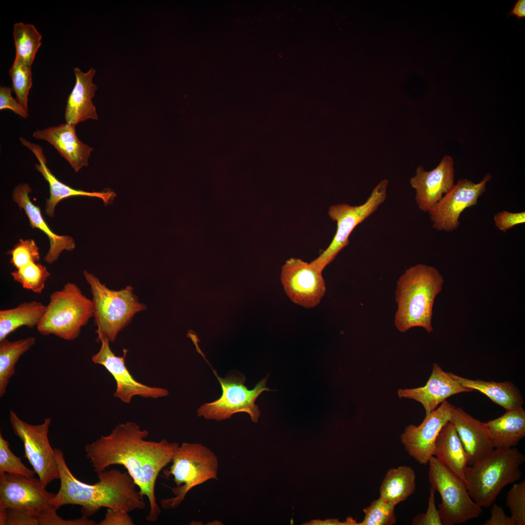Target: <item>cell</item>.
<instances>
[{
    "mask_svg": "<svg viewBox=\"0 0 525 525\" xmlns=\"http://www.w3.org/2000/svg\"><path fill=\"white\" fill-rule=\"evenodd\" d=\"M148 432L133 422L116 425L108 435L87 444L85 452L94 471L98 473L114 465L123 466L139 491L149 501L146 520L156 522L161 513L155 495V485L160 472L172 462L177 442L163 439L146 440Z\"/></svg>",
    "mask_w": 525,
    "mask_h": 525,
    "instance_id": "cell-1",
    "label": "cell"
},
{
    "mask_svg": "<svg viewBox=\"0 0 525 525\" xmlns=\"http://www.w3.org/2000/svg\"><path fill=\"white\" fill-rule=\"evenodd\" d=\"M60 487L51 503L56 509L66 505L81 507L82 516L89 517L102 508L127 512L145 507L144 496L128 472L112 469L97 473L98 481L88 484L77 479L67 465L62 451L54 448Z\"/></svg>",
    "mask_w": 525,
    "mask_h": 525,
    "instance_id": "cell-2",
    "label": "cell"
},
{
    "mask_svg": "<svg viewBox=\"0 0 525 525\" xmlns=\"http://www.w3.org/2000/svg\"><path fill=\"white\" fill-rule=\"evenodd\" d=\"M444 279L435 267L418 264L405 270L397 282L394 316L397 329L404 332L420 327L430 333L436 297L442 289Z\"/></svg>",
    "mask_w": 525,
    "mask_h": 525,
    "instance_id": "cell-3",
    "label": "cell"
},
{
    "mask_svg": "<svg viewBox=\"0 0 525 525\" xmlns=\"http://www.w3.org/2000/svg\"><path fill=\"white\" fill-rule=\"evenodd\" d=\"M523 454L515 447L494 449L485 457L468 466L464 482L473 501L481 508H489L507 486L522 476Z\"/></svg>",
    "mask_w": 525,
    "mask_h": 525,
    "instance_id": "cell-4",
    "label": "cell"
},
{
    "mask_svg": "<svg viewBox=\"0 0 525 525\" xmlns=\"http://www.w3.org/2000/svg\"><path fill=\"white\" fill-rule=\"evenodd\" d=\"M92 316V300L75 283L68 282L51 294L36 328L43 335L52 334L72 341L79 336L82 328Z\"/></svg>",
    "mask_w": 525,
    "mask_h": 525,
    "instance_id": "cell-5",
    "label": "cell"
},
{
    "mask_svg": "<svg viewBox=\"0 0 525 525\" xmlns=\"http://www.w3.org/2000/svg\"><path fill=\"white\" fill-rule=\"evenodd\" d=\"M83 274L92 295L93 317L97 327L98 338L105 337L113 342L118 333L131 322L135 315L147 307L139 301L132 286L113 290L101 283L92 274L86 270Z\"/></svg>",
    "mask_w": 525,
    "mask_h": 525,
    "instance_id": "cell-6",
    "label": "cell"
},
{
    "mask_svg": "<svg viewBox=\"0 0 525 525\" xmlns=\"http://www.w3.org/2000/svg\"><path fill=\"white\" fill-rule=\"evenodd\" d=\"M171 463L163 472L166 477H174L176 487L171 490L175 496L161 500L164 509L176 508L192 488L210 479L218 480L217 457L201 443L183 442L179 445Z\"/></svg>",
    "mask_w": 525,
    "mask_h": 525,
    "instance_id": "cell-7",
    "label": "cell"
},
{
    "mask_svg": "<svg viewBox=\"0 0 525 525\" xmlns=\"http://www.w3.org/2000/svg\"><path fill=\"white\" fill-rule=\"evenodd\" d=\"M429 482L440 494L438 512L442 525L465 523L480 516L482 508L471 497L463 481L436 457L429 461Z\"/></svg>",
    "mask_w": 525,
    "mask_h": 525,
    "instance_id": "cell-8",
    "label": "cell"
},
{
    "mask_svg": "<svg viewBox=\"0 0 525 525\" xmlns=\"http://www.w3.org/2000/svg\"><path fill=\"white\" fill-rule=\"evenodd\" d=\"M388 184L387 179L381 180L362 205L341 204L330 207L328 214L332 221L337 223L336 231L328 247L310 262L314 267L322 272L340 251L348 245L349 236L354 228L374 212L386 199Z\"/></svg>",
    "mask_w": 525,
    "mask_h": 525,
    "instance_id": "cell-9",
    "label": "cell"
},
{
    "mask_svg": "<svg viewBox=\"0 0 525 525\" xmlns=\"http://www.w3.org/2000/svg\"><path fill=\"white\" fill-rule=\"evenodd\" d=\"M213 372L220 384L222 395L216 401L201 405L197 410L198 416L220 421L235 413L245 412L250 415L252 421L257 422L260 411L255 402L263 391L270 390L266 386L267 377L249 390L245 385V378L243 375L222 378L213 369Z\"/></svg>",
    "mask_w": 525,
    "mask_h": 525,
    "instance_id": "cell-10",
    "label": "cell"
},
{
    "mask_svg": "<svg viewBox=\"0 0 525 525\" xmlns=\"http://www.w3.org/2000/svg\"><path fill=\"white\" fill-rule=\"evenodd\" d=\"M9 420L14 434L23 443L24 457L45 488L51 482L60 479L54 449L50 443L48 433L51 419H45L39 424L28 423L11 410Z\"/></svg>",
    "mask_w": 525,
    "mask_h": 525,
    "instance_id": "cell-11",
    "label": "cell"
},
{
    "mask_svg": "<svg viewBox=\"0 0 525 525\" xmlns=\"http://www.w3.org/2000/svg\"><path fill=\"white\" fill-rule=\"evenodd\" d=\"M34 477L0 473V511L27 510L37 514L56 511L51 503L55 494Z\"/></svg>",
    "mask_w": 525,
    "mask_h": 525,
    "instance_id": "cell-12",
    "label": "cell"
},
{
    "mask_svg": "<svg viewBox=\"0 0 525 525\" xmlns=\"http://www.w3.org/2000/svg\"><path fill=\"white\" fill-rule=\"evenodd\" d=\"M322 271L300 259L291 258L281 268L280 281L289 299L305 308L319 304L326 292Z\"/></svg>",
    "mask_w": 525,
    "mask_h": 525,
    "instance_id": "cell-13",
    "label": "cell"
},
{
    "mask_svg": "<svg viewBox=\"0 0 525 525\" xmlns=\"http://www.w3.org/2000/svg\"><path fill=\"white\" fill-rule=\"evenodd\" d=\"M487 174L475 183L467 179L459 180L452 189L428 212L433 227L439 231H452L460 225L459 218L462 212L476 205L479 197L486 191V186L491 179Z\"/></svg>",
    "mask_w": 525,
    "mask_h": 525,
    "instance_id": "cell-14",
    "label": "cell"
},
{
    "mask_svg": "<svg viewBox=\"0 0 525 525\" xmlns=\"http://www.w3.org/2000/svg\"><path fill=\"white\" fill-rule=\"evenodd\" d=\"M455 407L445 400L425 415L419 425L409 424L402 433V444L408 455L419 464H428L433 456L436 438L442 428L450 420Z\"/></svg>",
    "mask_w": 525,
    "mask_h": 525,
    "instance_id": "cell-15",
    "label": "cell"
},
{
    "mask_svg": "<svg viewBox=\"0 0 525 525\" xmlns=\"http://www.w3.org/2000/svg\"><path fill=\"white\" fill-rule=\"evenodd\" d=\"M98 339L101 346L91 360L95 364L103 366L114 378L117 384L114 394L116 398L128 403L135 396L157 399L168 395L169 392L165 388L149 386L135 380L125 365L127 350L123 349V356H117L111 350L110 341L106 337L102 336Z\"/></svg>",
    "mask_w": 525,
    "mask_h": 525,
    "instance_id": "cell-16",
    "label": "cell"
},
{
    "mask_svg": "<svg viewBox=\"0 0 525 525\" xmlns=\"http://www.w3.org/2000/svg\"><path fill=\"white\" fill-rule=\"evenodd\" d=\"M454 163L445 156L439 164L430 171L418 167L416 175L410 180L416 190L415 199L420 210L428 212L454 185Z\"/></svg>",
    "mask_w": 525,
    "mask_h": 525,
    "instance_id": "cell-17",
    "label": "cell"
},
{
    "mask_svg": "<svg viewBox=\"0 0 525 525\" xmlns=\"http://www.w3.org/2000/svg\"><path fill=\"white\" fill-rule=\"evenodd\" d=\"M472 390L463 387L444 371L437 363H434L431 374L426 385L414 388L399 389V398H405L420 402L425 411V415L435 410L439 404L449 397Z\"/></svg>",
    "mask_w": 525,
    "mask_h": 525,
    "instance_id": "cell-18",
    "label": "cell"
},
{
    "mask_svg": "<svg viewBox=\"0 0 525 525\" xmlns=\"http://www.w3.org/2000/svg\"><path fill=\"white\" fill-rule=\"evenodd\" d=\"M450 421L455 427L468 456V465L476 463L495 449L485 422L455 407Z\"/></svg>",
    "mask_w": 525,
    "mask_h": 525,
    "instance_id": "cell-19",
    "label": "cell"
},
{
    "mask_svg": "<svg viewBox=\"0 0 525 525\" xmlns=\"http://www.w3.org/2000/svg\"><path fill=\"white\" fill-rule=\"evenodd\" d=\"M75 125L65 123L42 130H37L33 137L52 144L77 172L88 165V158L93 148L78 138Z\"/></svg>",
    "mask_w": 525,
    "mask_h": 525,
    "instance_id": "cell-20",
    "label": "cell"
},
{
    "mask_svg": "<svg viewBox=\"0 0 525 525\" xmlns=\"http://www.w3.org/2000/svg\"><path fill=\"white\" fill-rule=\"evenodd\" d=\"M31 192L32 189L28 184L20 183L13 190V200L20 209L24 210L32 228H38L48 237L50 246L44 259L52 264L57 260L63 251L73 250L75 247V242L70 236L59 235L51 230L43 219L39 207L31 201L29 196Z\"/></svg>",
    "mask_w": 525,
    "mask_h": 525,
    "instance_id": "cell-21",
    "label": "cell"
},
{
    "mask_svg": "<svg viewBox=\"0 0 525 525\" xmlns=\"http://www.w3.org/2000/svg\"><path fill=\"white\" fill-rule=\"evenodd\" d=\"M19 140L35 156L39 164L35 163V168L49 183L50 195L49 198L46 200L45 212L50 217H53L55 208L57 204L62 200L70 196L95 197L101 199L105 204H107L115 196V193L110 190L102 192H89L74 189L63 183L53 175L48 167L47 159L42 148L40 145L29 141L23 138H20Z\"/></svg>",
    "mask_w": 525,
    "mask_h": 525,
    "instance_id": "cell-22",
    "label": "cell"
},
{
    "mask_svg": "<svg viewBox=\"0 0 525 525\" xmlns=\"http://www.w3.org/2000/svg\"><path fill=\"white\" fill-rule=\"evenodd\" d=\"M73 72L75 83L67 99L64 117L67 123L76 125L88 119H98L96 107L92 102L97 87L92 83L96 73L93 68L84 72L76 67Z\"/></svg>",
    "mask_w": 525,
    "mask_h": 525,
    "instance_id": "cell-23",
    "label": "cell"
},
{
    "mask_svg": "<svg viewBox=\"0 0 525 525\" xmlns=\"http://www.w3.org/2000/svg\"><path fill=\"white\" fill-rule=\"evenodd\" d=\"M433 456L464 482L468 456L455 427L450 421L442 428L436 438Z\"/></svg>",
    "mask_w": 525,
    "mask_h": 525,
    "instance_id": "cell-24",
    "label": "cell"
},
{
    "mask_svg": "<svg viewBox=\"0 0 525 525\" xmlns=\"http://www.w3.org/2000/svg\"><path fill=\"white\" fill-rule=\"evenodd\" d=\"M485 424L495 448L514 447L525 436V411L522 406L506 411Z\"/></svg>",
    "mask_w": 525,
    "mask_h": 525,
    "instance_id": "cell-25",
    "label": "cell"
},
{
    "mask_svg": "<svg viewBox=\"0 0 525 525\" xmlns=\"http://www.w3.org/2000/svg\"><path fill=\"white\" fill-rule=\"evenodd\" d=\"M449 373L451 377L463 387L472 391L475 390L481 392L506 411L522 406L524 403V399L519 390L510 382L472 380Z\"/></svg>",
    "mask_w": 525,
    "mask_h": 525,
    "instance_id": "cell-26",
    "label": "cell"
},
{
    "mask_svg": "<svg viewBox=\"0 0 525 525\" xmlns=\"http://www.w3.org/2000/svg\"><path fill=\"white\" fill-rule=\"evenodd\" d=\"M46 306L37 301L25 302L15 308L0 311V341L18 328L37 327L45 311Z\"/></svg>",
    "mask_w": 525,
    "mask_h": 525,
    "instance_id": "cell-27",
    "label": "cell"
},
{
    "mask_svg": "<svg viewBox=\"0 0 525 525\" xmlns=\"http://www.w3.org/2000/svg\"><path fill=\"white\" fill-rule=\"evenodd\" d=\"M415 480V472L410 467L401 466L390 469L380 487V497L396 506L414 492Z\"/></svg>",
    "mask_w": 525,
    "mask_h": 525,
    "instance_id": "cell-28",
    "label": "cell"
},
{
    "mask_svg": "<svg viewBox=\"0 0 525 525\" xmlns=\"http://www.w3.org/2000/svg\"><path fill=\"white\" fill-rule=\"evenodd\" d=\"M34 337L11 341L6 338L0 341V397L5 394L11 378L15 374V366L19 358L35 344Z\"/></svg>",
    "mask_w": 525,
    "mask_h": 525,
    "instance_id": "cell-29",
    "label": "cell"
},
{
    "mask_svg": "<svg viewBox=\"0 0 525 525\" xmlns=\"http://www.w3.org/2000/svg\"><path fill=\"white\" fill-rule=\"evenodd\" d=\"M13 29L16 56L31 67L41 45L42 36L31 24L17 22L14 24Z\"/></svg>",
    "mask_w": 525,
    "mask_h": 525,
    "instance_id": "cell-30",
    "label": "cell"
},
{
    "mask_svg": "<svg viewBox=\"0 0 525 525\" xmlns=\"http://www.w3.org/2000/svg\"><path fill=\"white\" fill-rule=\"evenodd\" d=\"M13 280L24 289L40 294L50 276L46 266L38 262H30L12 272Z\"/></svg>",
    "mask_w": 525,
    "mask_h": 525,
    "instance_id": "cell-31",
    "label": "cell"
},
{
    "mask_svg": "<svg viewBox=\"0 0 525 525\" xmlns=\"http://www.w3.org/2000/svg\"><path fill=\"white\" fill-rule=\"evenodd\" d=\"M9 74L12 82V89L16 95L17 100L28 110V97L32 86L31 67L16 56Z\"/></svg>",
    "mask_w": 525,
    "mask_h": 525,
    "instance_id": "cell-32",
    "label": "cell"
},
{
    "mask_svg": "<svg viewBox=\"0 0 525 525\" xmlns=\"http://www.w3.org/2000/svg\"><path fill=\"white\" fill-rule=\"evenodd\" d=\"M394 505L379 497L363 511L365 517L358 525H392L396 523Z\"/></svg>",
    "mask_w": 525,
    "mask_h": 525,
    "instance_id": "cell-33",
    "label": "cell"
},
{
    "mask_svg": "<svg viewBox=\"0 0 525 525\" xmlns=\"http://www.w3.org/2000/svg\"><path fill=\"white\" fill-rule=\"evenodd\" d=\"M34 477V470L28 468L20 458L15 455L9 448V444L0 433V473Z\"/></svg>",
    "mask_w": 525,
    "mask_h": 525,
    "instance_id": "cell-34",
    "label": "cell"
},
{
    "mask_svg": "<svg viewBox=\"0 0 525 525\" xmlns=\"http://www.w3.org/2000/svg\"><path fill=\"white\" fill-rule=\"evenodd\" d=\"M7 254L11 256L10 263L16 269L40 260L39 248L32 239L19 240Z\"/></svg>",
    "mask_w": 525,
    "mask_h": 525,
    "instance_id": "cell-35",
    "label": "cell"
},
{
    "mask_svg": "<svg viewBox=\"0 0 525 525\" xmlns=\"http://www.w3.org/2000/svg\"><path fill=\"white\" fill-rule=\"evenodd\" d=\"M506 504L516 525H525V480L514 484L508 492Z\"/></svg>",
    "mask_w": 525,
    "mask_h": 525,
    "instance_id": "cell-36",
    "label": "cell"
},
{
    "mask_svg": "<svg viewBox=\"0 0 525 525\" xmlns=\"http://www.w3.org/2000/svg\"><path fill=\"white\" fill-rule=\"evenodd\" d=\"M435 490L432 487L429 490L428 508L425 513L415 516L412 519L413 525H442L435 500Z\"/></svg>",
    "mask_w": 525,
    "mask_h": 525,
    "instance_id": "cell-37",
    "label": "cell"
},
{
    "mask_svg": "<svg viewBox=\"0 0 525 525\" xmlns=\"http://www.w3.org/2000/svg\"><path fill=\"white\" fill-rule=\"evenodd\" d=\"M494 221L495 226L500 230L506 232L513 227L525 223V212L503 210L494 215Z\"/></svg>",
    "mask_w": 525,
    "mask_h": 525,
    "instance_id": "cell-38",
    "label": "cell"
},
{
    "mask_svg": "<svg viewBox=\"0 0 525 525\" xmlns=\"http://www.w3.org/2000/svg\"><path fill=\"white\" fill-rule=\"evenodd\" d=\"M12 90L9 87L0 86V110L9 109L23 119H27L29 116L28 110L13 98Z\"/></svg>",
    "mask_w": 525,
    "mask_h": 525,
    "instance_id": "cell-39",
    "label": "cell"
},
{
    "mask_svg": "<svg viewBox=\"0 0 525 525\" xmlns=\"http://www.w3.org/2000/svg\"><path fill=\"white\" fill-rule=\"evenodd\" d=\"M99 525H132V518L128 512L123 510L107 508L105 518L99 524Z\"/></svg>",
    "mask_w": 525,
    "mask_h": 525,
    "instance_id": "cell-40",
    "label": "cell"
},
{
    "mask_svg": "<svg viewBox=\"0 0 525 525\" xmlns=\"http://www.w3.org/2000/svg\"><path fill=\"white\" fill-rule=\"evenodd\" d=\"M484 525H516L510 516H507L503 508L497 505H492L490 509V517L483 524Z\"/></svg>",
    "mask_w": 525,
    "mask_h": 525,
    "instance_id": "cell-41",
    "label": "cell"
},
{
    "mask_svg": "<svg viewBox=\"0 0 525 525\" xmlns=\"http://www.w3.org/2000/svg\"><path fill=\"white\" fill-rule=\"evenodd\" d=\"M513 7L508 13L507 19L514 16L517 20L525 18V0H517L513 2Z\"/></svg>",
    "mask_w": 525,
    "mask_h": 525,
    "instance_id": "cell-42",
    "label": "cell"
},
{
    "mask_svg": "<svg viewBox=\"0 0 525 525\" xmlns=\"http://www.w3.org/2000/svg\"><path fill=\"white\" fill-rule=\"evenodd\" d=\"M305 525H358L355 520L351 518H349L347 521L341 522L337 519H328L325 521L313 520Z\"/></svg>",
    "mask_w": 525,
    "mask_h": 525,
    "instance_id": "cell-43",
    "label": "cell"
}]
</instances>
